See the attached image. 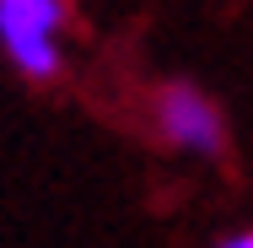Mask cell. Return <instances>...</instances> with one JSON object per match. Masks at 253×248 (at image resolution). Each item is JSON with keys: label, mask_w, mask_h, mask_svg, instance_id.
Returning a JSON list of instances; mask_svg holds the SVG:
<instances>
[{"label": "cell", "mask_w": 253, "mask_h": 248, "mask_svg": "<svg viewBox=\"0 0 253 248\" xmlns=\"http://www.w3.org/2000/svg\"><path fill=\"white\" fill-rule=\"evenodd\" d=\"M65 0H0V49L27 81H54L65 54Z\"/></svg>", "instance_id": "cell-1"}, {"label": "cell", "mask_w": 253, "mask_h": 248, "mask_svg": "<svg viewBox=\"0 0 253 248\" xmlns=\"http://www.w3.org/2000/svg\"><path fill=\"white\" fill-rule=\"evenodd\" d=\"M156 130L183 156H221L226 151V119H221L215 98H205L194 81L156 87Z\"/></svg>", "instance_id": "cell-2"}, {"label": "cell", "mask_w": 253, "mask_h": 248, "mask_svg": "<svg viewBox=\"0 0 253 248\" xmlns=\"http://www.w3.org/2000/svg\"><path fill=\"white\" fill-rule=\"evenodd\" d=\"M215 248H253V227H243V232H226Z\"/></svg>", "instance_id": "cell-3"}]
</instances>
